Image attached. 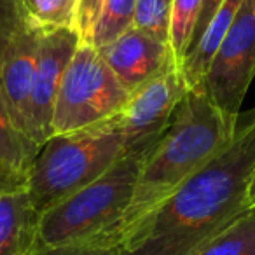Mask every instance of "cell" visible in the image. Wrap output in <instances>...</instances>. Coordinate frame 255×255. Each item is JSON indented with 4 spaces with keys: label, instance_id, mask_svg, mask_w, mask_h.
I'll return each instance as SVG.
<instances>
[{
    "label": "cell",
    "instance_id": "1",
    "mask_svg": "<svg viewBox=\"0 0 255 255\" xmlns=\"http://www.w3.org/2000/svg\"><path fill=\"white\" fill-rule=\"evenodd\" d=\"M255 168V109L233 142L182 184L121 243L119 255H198L248 212Z\"/></svg>",
    "mask_w": 255,
    "mask_h": 255
},
{
    "label": "cell",
    "instance_id": "2",
    "mask_svg": "<svg viewBox=\"0 0 255 255\" xmlns=\"http://www.w3.org/2000/svg\"><path fill=\"white\" fill-rule=\"evenodd\" d=\"M240 117L222 112L199 89H189L166 131L147 154L124 215L100 238L121 247L182 184L233 142Z\"/></svg>",
    "mask_w": 255,
    "mask_h": 255
},
{
    "label": "cell",
    "instance_id": "3",
    "mask_svg": "<svg viewBox=\"0 0 255 255\" xmlns=\"http://www.w3.org/2000/svg\"><path fill=\"white\" fill-rule=\"evenodd\" d=\"M128 152L117 116L65 135H53L30 168L26 192L39 215L109 171Z\"/></svg>",
    "mask_w": 255,
    "mask_h": 255
},
{
    "label": "cell",
    "instance_id": "4",
    "mask_svg": "<svg viewBox=\"0 0 255 255\" xmlns=\"http://www.w3.org/2000/svg\"><path fill=\"white\" fill-rule=\"evenodd\" d=\"M154 143L126 152L100 178L40 213L37 243L60 247L95 240L109 233L131 201L140 168Z\"/></svg>",
    "mask_w": 255,
    "mask_h": 255
},
{
    "label": "cell",
    "instance_id": "5",
    "mask_svg": "<svg viewBox=\"0 0 255 255\" xmlns=\"http://www.w3.org/2000/svg\"><path fill=\"white\" fill-rule=\"evenodd\" d=\"M129 91L93 44H79L65 68L53 110V135L105 123L123 110Z\"/></svg>",
    "mask_w": 255,
    "mask_h": 255
},
{
    "label": "cell",
    "instance_id": "6",
    "mask_svg": "<svg viewBox=\"0 0 255 255\" xmlns=\"http://www.w3.org/2000/svg\"><path fill=\"white\" fill-rule=\"evenodd\" d=\"M254 77L255 0H243L198 89L205 93L222 112L240 116Z\"/></svg>",
    "mask_w": 255,
    "mask_h": 255
},
{
    "label": "cell",
    "instance_id": "7",
    "mask_svg": "<svg viewBox=\"0 0 255 255\" xmlns=\"http://www.w3.org/2000/svg\"><path fill=\"white\" fill-rule=\"evenodd\" d=\"M187 91L180 63L171 54L152 77L129 93L123 110L117 114L128 152L159 140Z\"/></svg>",
    "mask_w": 255,
    "mask_h": 255
},
{
    "label": "cell",
    "instance_id": "8",
    "mask_svg": "<svg viewBox=\"0 0 255 255\" xmlns=\"http://www.w3.org/2000/svg\"><path fill=\"white\" fill-rule=\"evenodd\" d=\"M79 44L81 42L77 33L72 28L54 30L40 35L28 123L30 138L40 147L53 136L51 123H53L54 102L65 68L70 63Z\"/></svg>",
    "mask_w": 255,
    "mask_h": 255
},
{
    "label": "cell",
    "instance_id": "9",
    "mask_svg": "<svg viewBox=\"0 0 255 255\" xmlns=\"http://www.w3.org/2000/svg\"><path fill=\"white\" fill-rule=\"evenodd\" d=\"M96 49L129 93L152 77L171 56L168 44L136 26H129L112 42Z\"/></svg>",
    "mask_w": 255,
    "mask_h": 255
},
{
    "label": "cell",
    "instance_id": "10",
    "mask_svg": "<svg viewBox=\"0 0 255 255\" xmlns=\"http://www.w3.org/2000/svg\"><path fill=\"white\" fill-rule=\"evenodd\" d=\"M40 33L26 26L0 63V95L14 124L28 135L30 102L37 70ZM30 136V135H28Z\"/></svg>",
    "mask_w": 255,
    "mask_h": 255
},
{
    "label": "cell",
    "instance_id": "11",
    "mask_svg": "<svg viewBox=\"0 0 255 255\" xmlns=\"http://www.w3.org/2000/svg\"><path fill=\"white\" fill-rule=\"evenodd\" d=\"M40 145H37L11 119L0 95V194L26 189L30 168Z\"/></svg>",
    "mask_w": 255,
    "mask_h": 255
},
{
    "label": "cell",
    "instance_id": "12",
    "mask_svg": "<svg viewBox=\"0 0 255 255\" xmlns=\"http://www.w3.org/2000/svg\"><path fill=\"white\" fill-rule=\"evenodd\" d=\"M39 212L26 189L0 194V255H26L37 243Z\"/></svg>",
    "mask_w": 255,
    "mask_h": 255
},
{
    "label": "cell",
    "instance_id": "13",
    "mask_svg": "<svg viewBox=\"0 0 255 255\" xmlns=\"http://www.w3.org/2000/svg\"><path fill=\"white\" fill-rule=\"evenodd\" d=\"M241 2L243 0H224L219 11L213 16V19L203 32V35L199 37L198 42L189 49V53L182 60L180 70L189 89H198L201 86L203 77H205L217 49L222 44V40L226 39L231 25L236 18Z\"/></svg>",
    "mask_w": 255,
    "mask_h": 255
},
{
    "label": "cell",
    "instance_id": "14",
    "mask_svg": "<svg viewBox=\"0 0 255 255\" xmlns=\"http://www.w3.org/2000/svg\"><path fill=\"white\" fill-rule=\"evenodd\" d=\"M26 26L40 35L75 25L79 0H23Z\"/></svg>",
    "mask_w": 255,
    "mask_h": 255
},
{
    "label": "cell",
    "instance_id": "15",
    "mask_svg": "<svg viewBox=\"0 0 255 255\" xmlns=\"http://www.w3.org/2000/svg\"><path fill=\"white\" fill-rule=\"evenodd\" d=\"M201 4L203 0H173V4H171L168 47L178 63H182L191 47Z\"/></svg>",
    "mask_w": 255,
    "mask_h": 255
},
{
    "label": "cell",
    "instance_id": "16",
    "mask_svg": "<svg viewBox=\"0 0 255 255\" xmlns=\"http://www.w3.org/2000/svg\"><path fill=\"white\" fill-rule=\"evenodd\" d=\"M198 255H255V210H248Z\"/></svg>",
    "mask_w": 255,
    "mask_h": 255
},
{
    "label": "cell",
    "instance_id": "17",
    "mask_svg": "<svg viewBox=\"0 0 255 255\" xmlns=\"http://www.w3.org/2000/svg\"><path fill=\"white\" fill-rule=\"evenodd\" d=\"M135 4L136 0H107L95 33H93V46H105L112 42L116 37H119L124 30L133 26Z\"/></svg>",
    "mask_w": 255,
    "mask_h": 255
},
{
    "label": "cell",
    "instance_id": "18",
    "mask_svg": "<svg viewBox=\"0 0 255 255\" xmlns=\"http://www.w3.org/2000/svg\"><path fill=\"white\" fill-rule=\"evenodd\" d=\"M173 0H136L133 26L168 44V26Z\"/></svg>",
    "mask_w": 255,
    "mask_h": 255
},
{
    "label": "cell",
    "instance_id": "19",
    "mask_svg": "<svg viewBox=\"0 0 255 255\" xmlns=\"http://www.w3.org/2000/svg\"><path fill=\"white\" fill-rule=\"evenodd\" d=\"M25 28L26 19L23 0H0V63Z\"/></svg>",
    "mask_w": 255,
    "mask_h": 255
},
{
    "label": "cell",
    "instance_id": "20",
    "mask_svg": "<svg viewBox=\"0 0 255 255\" xmlns=\"http://www.w3.org/2000/svg\"><path fill=\"white\" fill-rule=\"evenodd\" d=\"M26 255H119V247L102 238H95L82 243L60 245V247H44L35 243Z\"/></svg>",
    "mask_w": 255,
    "mask_h": 255
},
{
    "label": "cell",
    "instance_id": "21",
    "mask_svg": "<svg viewBox=\"0 0 255 255\" xmlns=\"http://www.w3.org/2000/svg\"><path fill=\"white\" fill-rule=\"evenodd\" d=\"M105 2L107 0H79L74 30L81 44H91L93 33L100 21Z\"/></svg>",
    "mask_w": 255,
    "mask_h": 255
},
{
    "label": "cell",
    "instance_id": "22",
    "mask_svg": "<svg viewBox=\"0 0 255 255\" xmlns=\"http://www.w3.org/2000/svg\"><path fill=\"white\" fill-rule=\"evenodd\" d=\"M222 2H224V0H203L201 11H199V18H198V23H196V30H194V37H192L191 47L194 46V44L199 40V37L203 35V32L206 30L208 23L213 19V16H215V12L219 11V7L222 5ZM191 47H189V49H191ZM187 53H189V51H187Z\"/></svg>",
    "mask_w": 255,
    "mask_h": 255
},
{
    "label": "cell",
    "instance_id": "23",
    "mask_svg": "<svg viewBox=\"0 0 255 255\" xmlns=\"http://www.w3.org/2000/svg\"><path fill=\"white\" fill-rule=\"evenodd\" d=\"M248 208L255 210V168H254V173H252L250 187H248Z\"/></svg>",
    "mask_w": 255,
    "mask_h": 255
}]
</instances>
